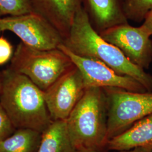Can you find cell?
<instances>
[{"label": "cell", "instance_id": "obj_1", "mask_svg": "<svg viewBox=\"0 0 152 152\" xmlns=\"http://www.w3.org/2000/svg\"><path fill=\"white\" fill-rule=\"evenodd\" d=\"M63 45L75 54L96 59L117 73L130 76L152 92V76L133 64L117 47L107 42L92 27L88 12L81 6Z\"/></svg>", "mask_w": 152, "mask_h": 152}, {"label": "cell", "instance_id": "obj_2", "mask_svg": "<svg viewBox=\"0 0 152 152\" xmlns=\"http://www.w3.org/2000/svg\"><path fill=\"white\" fill-rule=\"evenodd\" d=\"M0 104L16 129L42 132L51 123L44 92L29 78L8 67L2 71Z\"/></svg>", "mask_w": 152, "mask_h": 152}, {"label": "cell", "instance_id": "obj_3", "mask_svg": "<svg viewBox=\"0 0 152 152\" xmlns=\"http://www.w3.org/2000/svg\"><path fill=\"white\" fill-rule=\"evenodd\" d=\"M65 121L71 141L78 152L102 151L108 141L107 103L103 88H86Z\"/></svg>", "mask_w": 152, "mask_h": 152}, {"label": "cell", "instance_id": "obj_4", "mask_svg": "<svg viewBox=\"0 0 152 152\" xmlns=\"http://www.w3.org/2000/svg\"><path fill=\"white\" fill-rule=\"evenodd\" d=\"M73 65L70 58L60 49L41 50L21 42L9 68L27 77L44 91Z\"/></svg>", "mask_w": 152, "mask_h": 152}, {"label": "cell", "instance_id": "obj_5", "mask_svg": "<svg viewBox=\"0 0 152 152\" xmlns=\"http://www.w3.org/2000/svg\"><path fill=\"white\" fill-rule=\"evenodd\" d=\"M103 89L107 103L108 140L152 114V92H132L117 87Z\"/></svg>", "mask_w": 152, "mask_h": 152}, {"label": "cell", "instance_id": "obj_6", "mask_svg": "<svg viewBox=\"0 0 152 152\" xmlns=\"http://www.w3.org/2000/svg\"><path fill=\"white\" fill-rule=\"evenodd\" d=\"M10 31L23 44L41 50L58 49L64 39L44 17L32 12L0 18V32Z\"/></svg>", "mask_w": 152, "mask_h": 152}, {"label": "cell", "instance_id": "obj_7", "mask_svg": "<svg viewBox=\"0 0 152 152\" xmlns=\"http://www.w3.org/2000/svg\"><path fill=\"white\" fill-rule=\"evenodd\" d=\"M60 49L80 70L86 88L91 87H117L132 92H147L140 83L130 76L117 73L104 63L91 58L81 56L67 49L63 44Z\"/></svg>", "mask_w": 152, "mask_h": 152}, {"label": "cell", "instance_id": "obj_8", "mask_svg": "<svg viewBox=\"0 0 152 152\" xmlns=\"http://www.w3.org/2000/svg\"><path fill=\"white\" fill-rule=\"evenodd\" d=\"M85 90L81 73L74 65L44 91L51 120H66Z\"/></svg>", "mask_w": 152, "mask_h": 152}, {"label": "cell", "instance_id": "obj_9", "mask_svg": "<svg viewBox=\"0 0 152 152\" xmlns=\"http://www.w3.org/2000/svg\"><path fill=\"white\" fill-rule=\"evenodd\" d=\"M100 36L120 49L131 61L142 69L148 68L152 61V41L151 36L128 23L101 31Z\"/></svg>", "mask_w": 152, "mask_h": 152}, {"label": "cell", "instance_id": "obj_10", "mask_svg": "<svg viewBox=\"0 0 152 152\" xmlns=\"http://www.w3.org/2000/svg\"><path fill=\"white\" fill-rule=\"evenodd\" d=\"M33 12L44 17L59 32L67 37L81 0H32Z\"/></svg>", "mask_w": 152, "mask_h": 152}, {"label": "cell", "instance_id": "obj_11", "mask_svg": "<svg viewBox=\"0 0 152 152\" xmlns=\"http://www.w3.org/2000/svg\"><path fill=\"white\" fill-rule=\"evenodd\" d=\"M136 148L152 149V114L137 121L129 129L109 140V151H126Z\"/></svg>", "mask_w": 152, "mask_h": 152}, {"label": "cell", "instance_id": "obj_12", "mask_svg": "<svg viewBox=\"0 0 152 152\" xmlns=\"http://www.w3.org/2000/svg\"><path fill=\"white\" fill-rule=\"evenodd\" d=\"M86 1L92 18L101 31L127 23V18L119 0Z\"/></svg>", "mask_w": 152, "mask_h": 152}, {"label": "cell", "instance_id": "obj_13", "mask_svg": "<svg viewBox=\"0 0 152 152\" xmlns=\"http://www.w3.org/2000/svg\"><path fill=\"white\" fill-rule=\"evenodd\" d=\"M37 152H79L71 141L65 120L53 121L42 132Z\"/></svg>", "mask_w": 152, "mask_h": 152}, {"label": "cell", "instance_id": "obj_14", "mask_svg": "<svg viewBox=\"0 0 152 152\" xmlns=\"http://www.w3.org/2000/svg\"><path fill=\"white\" fill-rule=\"evenodd\" d=\"M42 132L28 129H16L0 143V152H37Z\"/></svg>", "mask_w": 152, "mask_h": 152}, {"label": "cell", "instance_id": "obj_15", "mask_svg": "<svg viewBox=\"0 0 152 152\" xmlns=\"http://www.w3.org/2000/svg\"><path fill=\"white\" fill-rule=\"evenodd\" d=\"M123 9L127 19L140 22L152 10V0H125Z\"/></svg>", "mask_w": 152, "mask_h": 152}, {"label": "cell", "instance_id": "obj_16", "mask_svg": "<svg viewBox=\"0 0 152 152\" xmlns=\"http://www.w3.org/2000/svg\"><path fill=\"white\" fill-rule=\"evenodd\" d=\"M32 12V0H0V16H19Z\"/></svg>", "mask_w": 152, "mask_h": 152}, {"label": "cell", "instance_id": "obj_17", "mask_svg": "<svg viewBox=\"0 0 152 152\" xmlns=\"http://www.w3.org/2000/svg\"><path fill=\"white\" fill-rule=\"evenodd\" d=\"M16 129L0 104V143L11 135Z\"/></svg>", "mask_w": 152, "mask_h": 152}, {"label": "cell", "instance_id": "obj_18", "mask_svg": "<svg viewBox=\"0 0 152 152\" xmlns=\"http://www.w3.org/2000/svg\"><path fill=\"white\" fill-rule=\"evenodd\" d=\"M14 54L11 43L4 36H0V65L10 60Z\"/></svg>", "mask_w": 152, "mask_h": 152}, {"label": "cell", "instance_id": "obj_19", "mask_svg": "<svg viewBox=\"0 0 152 152\" xmlns=\"http://www.w3.org/2000/svg\"><path fill=\"white\" fill-rule=\"evenodd\" d=\"M143 32L149 36H152V10L149 11L144 19V22L140 27Z\"/></svg>", "mask_w": 152, "mask_h": 152}, {"label": "cell", "instance_id": "obj_20", "mask_svg": "<svg viewBox=\"0 0 152 152\" xmlns=\"http://www.w3.org/2000/svg\"><path fill=\"white\" fill-rule=\"evenodd\" d=\"M105 152L102 151L99 152ZM152 152V149L147 148H136L130 150L126 151H116V152Z\"/></svg>", "mask_w": 152, "mask_h": 152}, {"label": "cell", "instance_id": "obj_21", "mask_svg": "<svg viewBox=\"0 0 152 152\" xmlns=\"http://www.w3.org/2000/svg\"><path fill=\"white\" fill-rule=\"evenodd\" d=\"M2 80H3V75H2V71L0 72V92L1 90L2 85Z\"/></svg>", "mask_w": 152, "mask_h": 152}, {"label": "cell", "instance_id": "obj_22", "mask_svg": "<svg viewBox=\"0 0 152 152\" xmlns=\"http://www.w3.org/2000/svg\"><path fill=\"white\" fill-rule=\"evenodd\" d=\"M0 17H1V16H0Z\"/></svg>", "mask_w": 152, "mask_h": 152}]
</instances>
